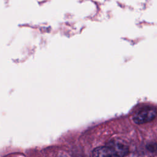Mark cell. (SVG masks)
<instances>
[{
	"instance_id": "6da1fadb",
	"label": "cell",
	"mask_w": 157,
	"mask_h": 157,
	"mask_svg": "<svg viewBox=\"0 0 157 157\" xmlns=\"http://www.w3.org/2000/svg\"><path fill=\"white\" fill-rule=\"evenodd\" d=\"M128 153L129 148L127 145L118 140H112L105 146L94 149L92 155L94 156H124Z\"/></svg>"
},
{
	"instance_id": "7a4b0ae2",
	"label": "cell",
	"mask_w": 157,
	"mask_h": 157,
	"mask_svg": "<svg viewBox=\"0 0 157 157\" xmlns=\"http://www.w3.org/2000/svg\"><path fill=\"white\" fill-rule=\"evenodd\" d=\"M155 109L145 108L139 111L134 117L133 121L136 124H143L152 121L156 116Z\"/></svg>"
}]
</instances>
